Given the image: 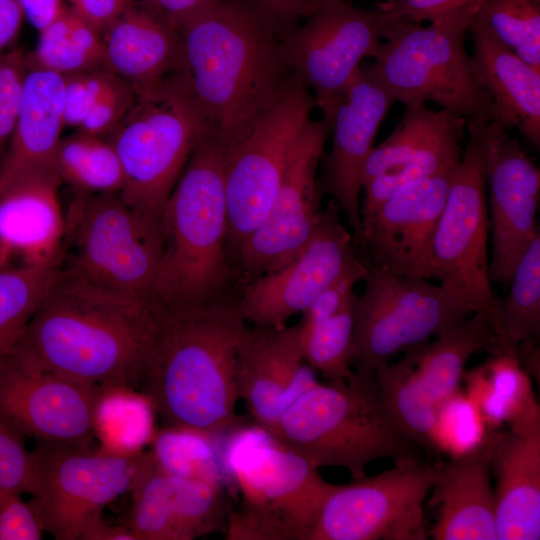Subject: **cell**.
<instances>
[{
	"mask_svg": "<svg viewBox=\"0 0 540 540\" xmlns=\"http://www.w3.org/2000/svg\"><path fill=\"white\" fill-rule=\"evenodd\" d=\"M159 305L101 288L61 265L10 356L98 388L143 378Z\"/></svg>",
	"mask_w": 540,
	"mask_h": 540,
	"instance_id": "cell-1",
	"label": "cell"
},
{
	"mask_svg": "<svg viewBox=\"0 0 540 540\" xmlns=\"http://www.w3.org/2000/svg\"><path fill=\"white\" fill-rule=\"evenodd\" d=\"M184 77L207 132L229 149L270 109L292 71L253 0H220L179 29Z\"/></svg>",
	"mask_w": 540,
	"mask_h": 540,
	"instance_id": "cell-2",
	"label": "cell"
},
{
	"mask_svg": "<svg viewBox=\"0 0 540 540\" xmlns=\"http://www.w3.org/2000/svg\"><path fill=\"white\" fill-rule=\"evenodd\" d=\"M246 324L238 299L227 295L177 309L160 306L142 380L168 427L213 436L230 429L239 400L237 349Z\"/></svg>",
	"mask_w": 540,
	"mask_h": 540,
	"instance_id": "cell-3",
	"label": "cell"
},
{
	"mask_svg": "<svg viewBox=\"0 0 540 540\" xmlns=\"http://www.w3.org/2000/svg\"><path fill=\"white\" fill-rule=\"evenodd\" d=\"M227 146L206 132L196 143L160 218L162 253L154 298L164 309L225 295L227 260Z\"/></svg>",
	"mask_w": 540,
	"mask_h": 540,
	"instance_id": "cell-4",
	"label": "cell"
},
{
	"mask_svg": "<svg viewBox=\"0 0 540 540\" xmlns=\"http://www.w3.org/2000/svg\"><path fill=\"white\" fill-rule=\"evenodd\" d=\"M316 468L340 467L353 479L374 460L416 457L387 415L372 372L317 383L297 398L268 432Z\"/></svg>",
	"mask_w": 540,
	"mask_h": 540,
	"instance_id": "cell-5",
	"label": "cell"
},
{
	"mask_svg": "<svg viewBox=\"0 0 540 540\" xmlns=\"http://www.w3.org/2000/svg\"><path fill=\"white\" fill-rule=\"evenodd\" d=\"M222 459L241 501L226 520L230 540H308L333 484L259 426L237 430Z\"/></svg>",
	"mask_w": 540,
	"mask_h": 540,
	"instance_id": "cell-6",
	"label": "cell"
},
{
	"mask_svg": "<svg viewBox=\"0 0 540 540\" xmlns=\"http://www.w3.org/2000/svg\"><path fill=\"white\" fill-rule=\"evenodd\" d=\"M206 132L184 74L137 96L133 108L107 136L122 167L123 201L160 225L193 148Z\"/></svg>",
	"mask_w": 540,
	"mask_h": 540,
	"instance_id": "cell-7",
	"label": "cell"
},
{
	"mask_svg": "<svg viewBox=\"0 0 540 540\" xmlns=\"http://www.w3.org/2000/svg\"><path fill=\"white\" fill-rule=\"evenodd\" d=\"M472 16L454 15L425 27L396 18L386 29V42L374 55L373 66L396 101H430L466 122L503 126L498 108L471 70L465 34Z\"/></svg>",
	"mask_w": 540,
	"mask_h": 540,
	"instance_id": "cell-8",
	"label": "cell"
},
{
	"mask_svg": "<svg viewBox=\"0 0 540 540\" xmlns=\"http://www.w3.org/2000/svg\"><path fill=\"white\" fill-rule=\"evenodd\" d=\"M65 216L70 253L63 255V266L106 290L154 298L159 224L131 209L119 193H76Z\"/></svg>",
	"mask_w": 540,
	"mask_h": 540,
	"instance_id": "cell-9",
	"label": "cell"
},
{
	"mask_svg": "<svg viewBox=\"0 0 540 540\" xmlns=\"http://www.w3.org/2000/svg\"><path fill=\"white\" fill-rule=\"evenodd\" d=\"M30 495L44 531L57 540H81L103 508L132 492L154 463L152 452L92 451L38 440L32 451Z\"/></svg>",
	"mask_w": 540,
	"mask_h": 540,
	"instance_id": "cell-10",
	"label": "cell"
},
{
	"mask_svg": "<svg viewBox=\"0 0 540 540\" xmlns=\"http://www.w3.org/2000/svg\"><path fill=\"white\" fill-rule=\"evenodd\" d=\"M486 121L467 122L468 141L454 169L432 242L434 278L472 313L491 316L497 297L489 277Z\"/></svg>",
	"mask_w": 540,
	"mask_h": 540,
	"instance_id": "cell-11",
	"label": "cell"
},
{
	"mask_svg": "<svg viewBox=\"0 0 540 540\" xmlns=\"http://www.w3.org/2000/svg\"><path fill=\"white\" fill-rule=\"evenodd\" d=\"M365 286L354 296L351 364L374 372L402 350L426 342L473 314L441 285L399 276L365 259Z\"/></svg>",
	"mask_w": 540,
	"mask_h": 540,
	"instance_id": "cell-12",
	"label": "cell"
},
{
	"mask_svg": "<svg viewBox=\"0 0 540 540\" xmlns=\"http://www.w3.org/2000/svg\"><path fill=\"white\" fill-rule=\"evenodd\" d=\"M316 107L293 72L283 91L250 132L227 151V244L239 252L267 215L294 143Z\"/></svg>",
	"mask_w": 540,
	"mask_h": 540,
	"instance_id": "cell-13",
	"label": "cell"
},
{
	"mask_svg": "<svg viewBox=\"0 0 540 540\" xmlns=\"http://www.w3.org/2000/svg\"><path fill=\"white\" fill-rule=\"evenodd\" d=\"M398 17L347 0H324L302 25L279 37L280 53L288 69L314 92L316 107L324 114L343 96L362 60L374 57Z\"/></svg>",
	"mask_w": 540,
	"mask_h": 540,
	"instance_id": "cell-14",
	"label": "cell"
},
{
	"mask_svg": "<svg viewBox=\"0 0 540 540\" xmlns=\"http://www.w3.org/2000/svg\"><path fill=\"white\" fill-rule=\"evenodd\" d=\"M436 466L406 457L374 476L334 485L308 540H423V503Z\"/></svg>",
	"mask_w": 540,
	"mask_h": 540,
	"instance_id": "cell-15",
	"label": "cell"
},
{
	"mask_svg": "<svg viewBox=\"0 0 540 540\" xmlns=\"http://www.w3.org/2000/svg\"><path fill=\"white\" fill-rule=\"evenodd\" d=\"M340 213L339 205L330 199L321 208L312 236L297 254L248 281L238 298L246 323L286 326L358 260L353 235L341 222Z\"/></svg>",
	"mask_w": 540,
	"mask_h": 540,
	"instance_id": "cell-16",
	"label": "cell"
},
{
	"mask_svg": "<svg viewBox=\"0 0 540 540\" xmlns=\"http://www.w3.org/2000/svg\"><path fill=\"white\" fill-rule=\"evenodd\" d=\"M329 135L330 123L323 117L310 118L302 127L267 215L238 252L249 280L289 261L312 236L323 196L317 169Z\"/></svg>",
	"mask_w": 540,
	"mask_h": 540,
	"instance_id": "cell-17",
	"label": "cell"
},
{
	"mask_svg": "<svg viewBox=\"0 0 540 540\" xmlns=\"http://www.w3.org/2000/svg\"><path fill=\"white\" fill-rule=\"evenodd\" d=\"M405 106L395 129L373 148L364 165L361 217L409 183L454 171L461 159L465 118L430 109L425 102Z\"/></svg>",
	"mask_w": 540,
	"mask_h": 540,
	"instance_id": "cell-18",
	"label": "cell"
},
{
	"mask_svg": "<svg viewBox=\"0 0 540 540\" xmlns=\"http://www.w3.org/2000/svg\"><path fill=\"white\" fill-rule=\"evenodd\" d=\"M101 391L9 356L0 368V419L23 436L90 447Z\"/></svg>",
	"mask_w": 540,
	"mask_h": 540,
	"instance_id": "cell-19",
	"label": "cell"
},
{
	"mask_svg": "<svg viewBox=\"0 0 540 540\" xmlns=\"http://www.w3.org/2000/svg\"><path fill=\"white\" fill-rule=\"evenodd\" d=\"M396 102L377 75L373 63L360 66L343 96L323 118L330 123L331 148L321 158L317 177L322 195L340 207L353 232L354 242L362 240L360 193L362 172L373 150L381 122Z\"/></svg>",
	"mask_w": 540,
	"mask_h": 540,
	"instance_id": "cell-20",
	"label": "cell"
},
{
	"mask_svg": "<svg viewBox=\"0 0 540 540\" xmlns=\"http://www.w3.org/2000/svg\"><path fill=\"white\" fill-rule=\"evenodd\" d=\"M500 123H487L486 185L492 256L491 282L508 285L514 269L540 234V171Z\"/></svg>",
	"mask_w": 540,
	"mask_h": 540,
	"instance_id": "cell-21",
	"label": "cell"
},
{
	"mask_svg": "<svg viewBox=\"0 0 540 540\" xmlns=\"http://www.w3.org/2000/svg\"><path fill=\"white\" fill-rule=\"evenodd\" d=\"M452 172L409 183L361 217L360 246L374 266L414 278H434L432 242Z\"/></svg>",
	"mask_w": 540,
	"mask_h": 540,
	"instance_id": "cell-22",
	"label": "cell"
},
{
	"mask_svg": "<svg viewBox=\"0 0 540 540\" xmlns=\"http://www.w3.org/2000/svg\"><path fill=\"white\" fill-rule=\"evenodd\" d=\"M236 383L256 425L269 432L287 408L318 383L303 359L297 324L246 327L236 358Z\"/></svg>",
	"mask_w": 540,
	"mask_h": 540,
	"instance_id": "cell-23",
	"label": "cell"
},
{
	"mask_svg": "<svg viewBox=\"0 0 540 540\" xmlns=\"http://www.w3.org/2000/svg\"><path fill=\"white\" fill-rule=\"evenodd\" d=\"M61 183L52 166L23 175L0 194V265L63 260Z\"/></svg>",
	"mask_w": 540,
	"mask_h": 540,
	"instance_id": "cell-24",
	"label": "cell"
},
{
	"mask_svg": "<svg viewBox=\"0 0 540 540\" xmlns=\"http://www.w3.org/2000/svg\"><path fill=\"white\" fill-rule=\"evenodd\" d=\"M493 431L472 449L436 466L431 504L438 517L435 540H498L496 500L491 487Z\"/></svg>",
	"mask_w": 540,
	"mask_h": 540,
	"instance_id": "cell-25",
	"label": "cell"
},
{
	"mask_svg": "<svg viewBox=\"0 0 540 540\" xmlns=\"http://www.w3.org/2000/svg\"><path fill=\"white\" fill-rule=\"evenodd\" d=\"M103 35L105 68L131 85L136 96L184 74L179 32L138 3Z\"/></svg>",
	"mask_w": 540,
	"mask_h": 540,
	"instance_id": "cell-26",
	"label": "cell"
},
{
	"mask_svg": "<svg viewBox=\"0 0 540 540\" xmlns=\"http://www.w3.org/2000/svg\"><path fill=\"white\" fill-rule=\"evenodd\" d=\"M498 540L540 538V424L493 431Z\"/></svg>",
	"mask_w": 540,
	"mask_h": 540,
	"instance_id": "cell-27",
	"label": "cell"
},
{
	"mask_svg": "<svg viewBox=\"0 0 540 540\" xmlns=\"http://www.w3.org/2000/svg\"><path fill=\"white\" fill-rule=\"evenodd\" d=\"M62 75L30 66L12 134L0 163V194L32 171L52 167L64 124Z\"/></svg>",
	"mask_w": 540,
	"mask_h": 540,
	"instance_id": "cell-28",
	"label": "cell"
},
{
	"mask_svg": "<svg viewBox=\"0 0 540 540\" xmlns=\"http://www.w3.org/2000/svg\"><path fill=\"white\" fill-rule=\"evenodd\" d=\"M474 51L473 76L492 98L503 126L517 127L536 149L540 147V70L496 39L480 23L470 20Z\"/></svg>",
	"mask_w": 540,
	"mask_h": 540,
	"instance_id": "cell-29",
	"label": "cell"
},
{
	"mask_svg": "<svg viewBox=\"0 0 540 540\" xmlns=\"http://www.w3.org/2000/svg\"><path fill=\"white\" fill-rule=\"evenodd\" d=\"M462 379L467 398L488 430L504 423L511 429L540 423V407L514 345L500 344L484 363L465 370Z\"/></svg>",
	"mask_w": 540,
	"mask_h": 540,
	"instance_id": "cell-30",
	"label": "cell"
},
{
	"mask_svg": "<svg viewBox=\"0 0 540 540\" xmlns=\"http://www.w3.org/2000/svg\"><path fill=\"white\" fill-rule=\"evenodd\" d=\"M499 345L489 313L474 312L472 317L438 334L433 342L407 349L406 355L439 407L459 390L470 357L482 350L493 353Z\"/></svg>",
	"mask_w": 540,
	"mask_h": 540,
	"instance_id": "cell-31",
	"label": "cell"
},
{
	"mask_svg": "<svg viewBox=\"0 0 540 540\" xmlns=\"http://www.w3.org/2000/svg\"><path fill=\"white\" fill-rule=\"evenodd\" d=\"M224 486L171 474L155 459L132 492L159 502L176 522L186 540L208 535L227 520Z\"/></svg>",
	"mask_w": 540,
	"mask_h": 540,
	"instance_id": "cell-32",
	"label": "cell"
},
{
	"mask_svg": "<svg viewBox=\"0 0 540 540\" xmlns=\"http://www.w3.org/2000/svg\"><path fill=\"white\" fill-rule=\"evenodd\" d=\"M380 401L400 433L416 446L437 450L438 406L418 378L407 355L374 372Z\"/></svg>",
	"mask_w": 540,
	"mask_h": 540,
	"instance_id": "cell-33",
	"label": "cell"
},
{
	"mask_svg": "<svg viewBox=\"0 0 540 540\" xmlns=\"http://www.w3.org/2000/svg\"><path fill=\"white\" fill-rule=\"evenodd\" d=\"M69 6L39 31L29 65L62 76L106 69L103 37Z\"/></svg>",
	"mask_w": 540,
	"mask_h": 540,
	"instance_id": "cell-34",
	"label": "cell"
},
{
	"mask_svg": "<svg viewBox=\"0 0 540 540\" xmlns=\"http://www.w3.org/2000/svg\"><path fill=\"white\" fill-rule=\"evenodd\" d=\"M53 166L61 181L79 194L119 193L123 185L119 157L105 137L79 130L61 137Z\"/></svg>",
	"mask_w": 540,
	"mask_h": 540,
	"instance_id": "cell-35",
	"label": "cell"
},
{
	"mask_svg": "<svg viewBox=\"0 0 540 540\" xmlns=\"http://www.w3.org/2000/svg\"><path fill=\"white\" fill-rule=\"evenodd\" d=\"M62 261L0 265V368L54 283Z\"/></svg>",
	"mask_w": 540,
	"mask_h": 540,
	"instance_id": "cell-36",
	"label": "cell"
},
{
	"mask_svg": "<svg viewBox=\"0 0 540 540\" xmlns=\"http://www.w3.org/2000/svg\"><path fill=\"white\" fill-rule=\"evenodd\" d=\"M508 286L491 319L500 344L515 345L540 333V234L519 259Z\"/></svg>",
	"mask_w": 540,
	"mask_h": 540,
	"instance_id": "cell-37",
	"label": "cell"
},
{
	"mask_svg": "<svg viewBox=\"0 0 540 540\" xmlns=\"http://www.w3.org/2000/svg\"><path fill=\"white\" fill-rule=\"evenodd\" d=\"M154 407L148 397L126 387H109L101 391L94 415L95 435L103 449L134 453L154 435Z\"/></svg>",
	"mask_w": 540,
	"mask_h": 540,
	"instance_id": "cell-38",
	"label": "cell"
},
{
	"mask_svg": "<svg viewBox=\"0 0 540 540\" xmlns=\"http://www.w3.org/2000/svg\"><path fill=\"white\" fill-rule=\"evenodd\" d=\"M213 437L192 429L168 427L154 436L151 452L157 465L171 474L225 486L231 479Z\"/></svg>",
	"mask_w": 540,
	"mask_h": 540,
	"instance_id": "cell-39",
	"label": "cell"
},
{
	"mask_svg": "<svg viewBox=\"0 0 540 540\" xmlns=\"http://www.w3.org/2000/svg\"><path fill=\"white\" fill-rule=\"evenodd\" d=\"M471 19L540 70V0H481Z\"/></svg>",
	"mask_w": 540,
	"mask_h": 540,
	"instance_id": "cell-40",
	"label": "cell"
},
{
	"mask_svg": "<svg viewBox=\"0 0 540 540\" xmlns=\"http://www.w3.org/2000/svg\"><path fill=\"white\" fill-rule=\"evenodd\" d=\"M354 296L336 314L300 335L304 361L327 382H343L354 374L351 369Z\"/></svg>",
	"mask_w": 540,
	"mask_h": 540,
	"instance_id": "cell-41",
	"label": "cell"
},
{
	"mask_svg": "<svg viewBox=\"0 0 540 540\" xmlns=\"http://www.w3.org/2000/svg\"><path fill=\"white\" fill-rule=\"evenodd\" d=\"M489 431L467 396L459 390L438 407L436 449L446 451L452 457L478 445Z\"/></svg>",
	"mask_w": 540,
	"mask_h": 540,
	"instance_id": "cell-42",
	"label": "cell"
},
{
	"mask_svg": "<svg viewBox=\"0 0 540 540\" xmlns=\"http://www.w3.org/2000/svg\"><path fill=\"white\" fill-rule=\"evenodd\" d=\"M64 124L78 128L101 97L119 80L107 69L64 76Z\"/></svg>",
	"mask_w": 540,
	"mask_h": 540,
	"instance_id": "cell-43",
	"label": "cell"
},
{
	"mask_svg": "<svg viewBox=\"0 0 540 540\" xmlns=\"http://www.w3.org/2000/svg\"><path fill=\"white\" fill-rule=\"evenodd\" d=\"M29 68L27 53L21 49L0 54V152L12 134Z\"/></svg>",
	"mask_w": 540,
	"mask_h": 540,
	"instance_id": "cell-44",
	"label": "cell"
},
{
	"mask_svg": "<svg viewBox=\"0 0 540 540\" xmlns=\"http://www.w3.org/2000/svg\"><path fill=\"white\" fill-rule=\"evenodd\" d=\"M34 475L33 452L23 435L0 419V489L30 493Z\"/></svg>",
	"mask_w": 540,
	"mask_h": 540,
	"instance_id": "cell-45",
	"label": "cell"
},
{
	"mask_svg": "<svg viewBox=\"0 0 540 540\" xmlns=\"http://www.w3.org/2000/svg\"><path fill=\"white\" fill-rule=\"evenodd\" d=\"M366 272V261L359 257L342 276L324 289L302 312V319L297 323L300 335L340 311L353 298L354 286L363 280Z\"/></svg>",
	"mask_w": 540,
	"mask_h": 540,
	"instance_id": "cell-46",
	"label": "cell"
},
{
	"mask_svg": "<svg viewBox=\"0 0 540 540\" xmlns=\"http://www.w3.org/2000/svg\"><path fill=\"white\" fill-rule=\"evenodd\" d=\"M137 100L134 89L119 80L101 97L77 130L105 137L120 124Z\"/></svg>",
	"mask_w": 540,
	"mask_h": 540,
	"instance_id": "cell-47",
	"label": "cell"
},
{
	"mask_svg": "<svg viewBox=\"0 0 540 540\" xmlns=\"http://www.w3.org/2000/svg\"><path fill=\"white\" fill-rule=\"evenodd\" d=\"M128 528L136 540H186L165 508L156 500L132 492Z\"/></svg>",
	"mask_w": 540,
	"mask_h": 540,
	"instance_id": "cell-48",
	"label": "cell"
},
{
	"mask_svg": "<svg viewBox=\"0 0 540 540\" xmlns=\"http://www.w3.org/2000/svg\"><path fill=\"white\" fill-rule=\"evenodd\" d=\"M20 492L0 489V540H39L44 531L31 502Z\"/></svg>",
	"mask_w": 540,
	"mask_h": 540,
	"instance_id": "cell-49",
	"label": "cell"
},
{
	"mask_svg": "<svg viewBox=\"0 0 540 540\" xmlns=\"http://www.w3.org/2000/svg\"><path fill=\"white\" fill-rule=\"evenodd\" d=\"M481 0H387L375 7L396 13L415 23L434 22L459 14H474Z\"/></svg>",
	"mask_w": 540,
	"mask_h": 540,
	"instance_id": "cell-50",
	"label": "cell"
},
{
	"mask_svg": "<svg viewBox=\"0 0 540 540\" xmlns=\"http://www.w3.org/2000/svg\"><path fill=\"white\" fill-rule=\"evenodd\" d=\"M70 8L100 34L137 5L136 0H68Z\"/></svg>",
	"mask_w": 540,
	"mask_h": 540,
	"instance_id": "cell-51",
	"label": "cell"
},
{
	"mask_svg": "<svg viewBox=\"0 0 540 540\" xmlns=\"http://www.w3.org/2000/svg\"><path fill=\"white\" fill-rule=\"evenodd\" d=\"M220 0H136L171 27L179 29L191 19L215 6Z\"/></svg>",
	"mask_w": 540,
	"mask_h": 540,
	"instance_id": "cell-52",
	"label": "cell"
},
{
	"mask_svg": "<svg viewBox=\"0 0 540 540\" xmlns=\"http://www.w3.org/2000/svg\"><path fill=\"white\" fill-rule=\"evenodd\" d=\"M278 38L313 12L309 0H253Z\"/></svg>",
	"mask_w": 540,
	"mask_h": 540,
	"instance_id": "cell-53",
	"label": "cell"
},
{
	"mask_svg": "<svg viewBox=\"0 0 540 540\" xmlns=\"http://www.w3.org/2000/svg\"><path fill=\"white\" fill-rule=\"evenodd\" d=\"M24 17L19 0H0V54L16 38Z\"/></svg>",
	"mask_w": 540,
	"mask_h": 540,
	"instance_id": "cell-54",
	"label": "cell"
},
{
	"mask_svg": "<svg viewBox=\"0 0 540 540\" xmlns=\"http://www.w3.org/2000/svg\"><path fill=\"white\" fill-rule=\"evenodd\" d=\"M25 17L38 31L53 21L62 11V0H19Z\"/></svg>",
	"mask_w": 540,
	"mask_h": 540,
	"instance_id": "cell-55",
	"label": "cell"
},
{
	"mask_svg": "<svg viewBox=\"0 0 540 540\" xmlns=\"http://www.w3.org/2000/svg\"><path fill=\"white\" fill-rule=\"evenodd\" d=\"M81 540H136L129 528L112 526L101 517L94 520L84 531Z\"/></svg>",
	"mask_w": 540,
	"mask_h": 540,
	"instance_id": "cell-56",
	"label": "cell"
},
{
	"mask_svg": "<svg viewBox=\"0 0 540 540\" xmlns=\"http://www.w3.org/2000/svg\"><path fill=\"white\" fill-rule=\"evenodd\" d=\"M322 1H324V0H309L313 11L316 9L317 5ZM383 1H387V0H383Z\"/></svg>",
	"mask_w": 540,
	"mask_h": 540,
	"instance_id": "cell-57",
	"label": "cell"
}]
</instances>
